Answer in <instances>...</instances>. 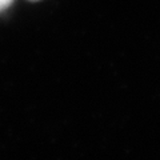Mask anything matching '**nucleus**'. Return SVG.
Masks as SVG:
<instances>
[{
  "label": "nucleus",
  "instance_id": "obj_1",
  "mask_svg": "<svg viewBox=\"0 0 160 160\" xmlns=\"http://www.w3.org/2000/svg\"><path fill=\"white\" fill-rule=\"evenodd\" d=\"M12 0H0V11H3V9H6L9 4H11Z\"/></svg>",
  "mask_w": 160,
  "mask_h": 160
}]
</instances>
